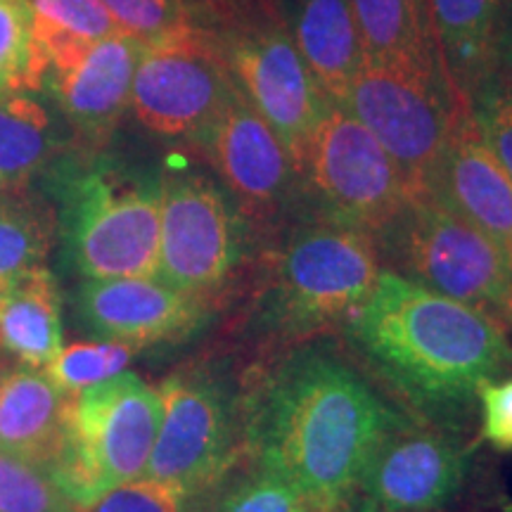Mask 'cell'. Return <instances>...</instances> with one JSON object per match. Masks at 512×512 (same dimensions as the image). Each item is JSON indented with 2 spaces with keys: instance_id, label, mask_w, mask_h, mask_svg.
Masks as SVG:
<instances>
[{
  "instance_id": "cell-1",
  "label": "cell",
  "mask_w": 512,
  "mask_h": 512,
  "mask_svg": "<svg viewBox=\"0 0 512 512\" xmlns=\"http://www.w3.org/2000/svg\"><path fill=\"white\" fill-rule=\"evenodd\" d=\"M245 460L332 512L358 494L382 439L406 418L335 344L309 339L242 375Z\"/></svg>"
},
{
  "instance_id": "cell-2",
  "label": "cell",
  "mask_w": 512,
  "mask_h": 512,
  "mask_svg": "<svg viewBox=\"0 0 512 512\" xmlns=\"http://www.w3.org/2000/svg\"><path fill=\"white\" fill-rule=\"evenodd\" d=\"M339 325L370 375L415 418L448 432L463 430L482 384L512 370V342L496 313L387 268Z\"/></svg>"
},
{
  "instance_id": "cell-3",
  "label": "cell",
  "mask_w": 512,
  "mask_h": 512,
  "mask_svg": "<svg viewBox=\"0 0 512 512\" xmlns=\"http://www.w3.org/2000/svg\"><path fill=\"white\" fill-rule=\"evenodd\" d=\"M382 273L373 235L325 221H299L268 259L242 323L264 356L323 335L342 323Z\"/></svg>"
},
{
  "instance_id": "cell-4",
  "label": "cell",
  "mask_w": 512,
  "mask_h": 512,
  "mask_svg": "<svg viewBox=\"0 0 512 512\" xmlns=\"http://www.w3.org/2000/svg\"><path fill=\"white\" fill-rule=\"evenodd\" d=\"M57 200V228L83 278H155L162 176L117 159H91L60 171Z\"/></svg>"
},
{
  "instance_id": "cell-5",
  "label": "cell",
  "mask_w": 512,
  "mask_h": 512,
  "mask_svg": "<svg viewBox=\"0 0 512 512\" xmlns=\"http://www.w3.org/2000/svg\"><path fill=\"white\" fill-rule=\"evenodd\" d=\"M162 425V396L136 373H119L69 396L48 470L76 508L145 475Z\"/></svg>"
},
{
  "instance_id": "cell-6",
  "label": "cell",
  "mask_w": 512,
  "mask_h": 512,
  "mask_svg": "<svg viewBox=\"0 0 512 512\" xmlns=\"http://www.w3.org/2000/svg\"><path fill=\"white\" fill-rule=\"evenodd\" d=\"M399 166L349 110L330 107L297 169L299 221H325L377 235L411 202Z\"/></svg>"
},
{
  "instance_id": "cell-7",
  "label": "cell",
  "mask_w": 512,
  "mask_h": 512,
  "mask_svg": "<svg viewBox=\"0 0 512 512\" xmlns=\"http://www.w3.org/2000/svg\"><path fill=\"white\" fill-rule=\"evenodd\" d=\"M159 425L147 479L216 489L245 463L242 377L221 363H197L171 373L159 384Z\"/></svg>"
},
{
  "instance_id": "cell-8",
  "label": "cell",
  "mask_w": 512,
  "mask_h": 512,
  "mask_svg": "<svg viewBox=\"0 0 512 512\" xmlns=\"http://www.w3.org/2000/svg\"><path fill=\"white\" fill-rule=\"evenodd\" d=\"M375 242L394 266L387 271L448 299L512 318V256L432 197L408 202Z\"/></svg>"
},
{
  "instance_id": "cell-9",
  "label": "cell",
  "mask_w": 512,
  "mask_h": 512,
  "mask_svg": "<svg viewBox=\"0 0 512 512\" xmlns=\"http://www.w3.org/2000/svg\"><path fill=\"white\" fill-rule=\"evenodd\" d=\"M460 98L444 64L399 67L363 62L347 107L399 166L413 200L430 197Z\"/></svg>"
},
{
  "instance_id": "cell-10",
  "label": "cell",
  "mask_w": 512,
  "mask_h": 512,
  "mask_svg": "<svg viewBox=\"0 0 512 512\" xmlns=\"http://www.w3.org/2000/svg\"><path fill=\"white\" fill-rule=\"evenodd\" d=\"M249 242L252 223L221 183L200 171H166L157 280L211 304L240 273Z\"/></svg>"
},
{
  "instance_id": "cell-11",
  "label": "cell",
  "mask_w": 512,
  "mask_h": 512,
  "mask_svg": "<svg viewBox=\"0 0 512 512\" xmlns=\"http://www.w3.org/2000/svg\"><path fill=\"white\" fill-rule=\"evenodd\" d=\"M238 93L219 38L185 27L143 46L131 86V112L159 138H195Z\"/></svg>"
},
{
  "instance_id": "cell-12",
  "label": "cell",
  "mask_w": 512,
  "mask_h": 512,
  "mask_svg": "<svg viewBox=\"0 0 512 512\" xmlns=\"http://www.w3.org/2000/svg\"><path fill=\"white\" fill-rule=\"evenodd\" d=\"M245 98L264 117L299 169L306 145L330 107L280 15L216 36Z\"/></svg>"
},
{
  "instance_id": "cell-13",
  "label": "cell",
  "mask_w": 512,
  "mask_h": 512,
  "mask_svg": "<svg viewBox=\"0 0 512 512\" xmlns=\"http://www.w3.org/2000/svg\"><path fill=\"white\" fill-rule=\"evenodd\" d=\"M470 470L458 432L406 415L377 446L358 494L382 512H441L463 494Z\"/></svg>"
},
{
  "instance_id": "cell-14",
  "label": "cell",
  "mask_w": 512,
  "mask_h": 512,
  "mask_svg": "<svg viewBox=\"0 0 512 512\" xmlns=\"http://www.w3.org/2000/svg\"><path fill=\"white\" fill-rule=\"evenodd\" d=\"M200 143L249 223L271 226L294 214L297 169L290 152L240 88Z\"/></svg>"
},
{
  "instance_id": "cell-15",
  "label": "cell",
  "mask_w": 512,
  "mask_h": 512,
  "mask_svg": "<svg viewBox=\"0 0 512 512\" xmlns=\"http://www.w3.org/2000/svg\"><path fill=\"white\" fill-rule=\"evenodd\" d=\"M76 309L83 328L128 347L183 342L211 318V306L157 278L83 280Z\"/></svg>"
},
{
  "instance_id": "cell-16",
  "label": "cell",
  "mask_w": 512,
  "mask_h": 512,
  "mask_svg": "<svg viewBox=\"0 0 512 512\" xmlns=\"http://www.w3.org/2000/svg\"><path fill=\"white\" fill-rule=\"evenodd\" d=\"M430 197L512 256V181L484 143L463 98Z\"/></svg>"
},
{
  "instance_id": "cell-17",
  "label": "cell",
  "mask_w": 512,
  "mask_h": 512,
  "mask_svg": "<svg viewBox=\"0 0 512 512\" xmlns=\"http://www.w3.org/2000/svg\"><path fill=\"white\" fill-rule=\"evenodd\" d=\"M140 53L143 43L119 31L102 38L72 67L48 76L43 83L72 131L86 143L98 145L110 138L121 117L131 110V86Z\"/></svg>"
},
{
  "instance_id": "cell-18",
  "label": "cell",
  "mask_w": 512,
  "mask_h": 512,
  "mask_svg": "<svg viewBox=\"0 0 512 512\" xmlns=\"http://www.w3.org/2000/svg\"><path fill=\"white\" fill-rule=\"evenodd\" d=\"M275 5L323 93L344 110L366 62L351 0H275Z\"/></svg>"
},
{
  "instance_id": "cell-19",
  "label": "cell",
  "mask_w": 512,
  "mask_h": 512,
  "mask_svg": "<svg viewBox=\"0 0 512 512\" xmlns=\"http://www.w3.org/2000/svg\"><path fill=\"white\" fill-rule=\"evenodd\" d=\"M508 0H427L446 74L467 98L498 69V43Z\"/></svg>"
},
{
  "instance_id": "cell-20",
  "label": "cell",
  "mask_w": 512,
  "mask_h": 512,
  "mask_svg": "<svg viewBox=\"0 0 512 512\" xmlns=\"http://www.w3.org/2000/svg\"><path fill=\"white\" fill-rule=\"evenodd\" d=\"M69 396L36 368L5 375L0 380V446L48 463L62 439Z\"/></svg>"
},
{
  "instance_id": "cell-21",
  "label": "cell",
  "mask_w": 512,
  "mask_h": 512,
  "mask_svg": "<svg viewBox=\"0 0 512 512\" xmlns=\"http://www.w3.org/2000/svg\"><path fill=\"white\" fill-rule=\"evenodd\" d=\"M0 347L29 368L48 366L62 351V302L46 266L0 290Z\"/></svg>"
},
{
  "instance_id": "cell-22",
  "label": "cell",
  "mask_w": 512,
  "mask_h": 512,
  "mask_svg": "<svg viewBox=\"0 0 512 512\" xmlns=\"http://www.w3.org/2000/svg\"><path fill=\"white\" fill-rule=\"evenodd\" d=\"M31 10V93L48 76L64 72L88 48L119 34L100 0H29Z\"/></svg>"
},
{
  "instance_id": "cell-23",
  "label": "cell",
  "mask_w": 512,
  "mask_h": 512,
  "mask_svg": "<svg viewBox=\"0 0 512 512\" xmlns=\"http://www.w3.org/2000/svg\"><path fill=\"white\" fill-rule=\"evenodd\" d=\"M366 62L399 67L444 64L427 0H351Z\"/></svg>"
},
{
  "instance_id": "cell-24",
  "label": "cell",
  "mask_w": 512,
  "mask_h": 512,
  "mask_svg": "<svg viewBox=\"0 0 512 512\" xmlns=\"http://www.w3.org/2000/svg\"><path fill=\"white\" fill-rule=\"evenodd\" d=\"M57 238V211L31 192L0 195V290L43 266Z\"/></svg>"
},
{
  "instance_id": "cell-25",
  "label": "cell",
  "mask_w": 512,
  "mask_h": 512,
  "mask_svg": "<svg viewBox=\"0 0 512 512\" xmlns=\"http://www.w3.org/2000/svg\"><path fill=\"white\" fill-rule=\"evenodd\" d=\"M57 128L29 93L0 95V181H22L57 152Z\"/></svg>"
},
{
  "instance_id": "cell-26",
  "label": "cell",
  "mask_w": 512,
  "mask_h": 512,
  "mask_svg": "<svg viewBox=\"0 0 512 512\" xmlns=\"http://www.w3.org/2000/svg\"><path fill=\"white\" fill-rule=\"evenodd\" d=\"M0 512H83L69 501L46 463L0 446Z\"/></svg>"
},
{
  "instance_id": "cell-27",
  "label": "cell",
  "mask_w": 512,
  "mask_h": 512,
  "mask_svg": "<svg viewBox=\"0 0 512 512\" xmlns=\"http://www.w3.org/2000/svg\"><path fill=\"white\" fill-rule=\"evenodd\" d=\"M211 512H313L297 489L247 460L221 484Z\"/></svg>"
},
{
  "instance_id": "cell-28",
  "label": "cell",
  "mask_w": 512,
  "mask_h": 512,
  "mask_svg": "<svg viewBox=\"0 0 512 512\" xmlns=\"http://www.w3.org/2000/svg\"><path fill=\"white\" fill-rule=\"evenodd\" d=\"M219 489H185L140 477L102 496L86 512H211Z\"/></svg>"
},
{
  "instance_id": "cell-29",
  "label": "cell",
  "mask_w": 512,
  "mask_h": 512,
  "mask_svg": "<svg viewBox=\"0 0 512 512\" xmlns=\"http://www.w3.org/2000/svg\"><path fill=\"white\" fill-rule=\"evenodd\" d=\"M136 351L138 349L119 342L72 344L48 363L46 375L62 392L76 394L83 387H91V384L124 373Z\"/></svg>"
},
{
  "instance_id": "cell-30",
  "label": "cell",
  "mask_w": 512,
  "mask_h": 512,
  "mask_svg": "<svg viewBox=\"0 0 512 512\" xmlns=\"http://www.w3.org/2000/svg\"><path fill=\"white\" fill-rule=\"evenodd\" d=\"M465 100L484 143L512 181V79L498 67Z\"/></svg>"
},
{
  "instance_id": "cell-31",
  "label": "cell",
  "mask_w": 512,
  "mask_h": 512,
  "mask_svg": "<svg viewBox=\"0 0 512 512\" xmlns=\"http://www.w3.org/2000/svg\"><path fill=\"white\" fill-rule=\"evenodd\" d=\"M31 93L29 0H0V95Z\"/></svg>"
},
{
  "instance_id": "cell-32",
  "label": "cell",
  "mask_w": 512,
  "mask_h": 512,
  "mask_svg": "<svg viewBox=\"0 0 512 512\" xmlns=\"http://www.w3.org/2000/svg\"><path fill=\"white\" fill-rule=\"evenodd\" d=\"M121 34L150 46L185 27L176 0H100Z\"/></svg>"
},
{
  "instance_id": "cell-33",
  "label": "cell",
  "mask_w": 512,
  "mask_h": 512,
  "mask_svg": "<svg viewBox=\"0 0 512 512\" xmlns=\"http://www.w3.org/2000/svg\"><path fill=\"white\" fill-rule=\"evenodd\" d=\"M176 5L190 27L211 36L280 15L275 0H176Z\"/></svg>"
},
{
  "instance_id": "cell-34",
  "label": "cell",
  "mask_w": 512,
  "mask_h": 512,
  "mask_svg": "<svg viewBox=\"0 0 512 512\" xmlns=\"http://www.w3.org/2000/svg\"><path fill=\"white\" fill-rule=\"evenodd\" d=\"M482 439L501 453H512V377L491 380L479 387Z\"/></svg>"
},
{
  "instance_id": "cell-35",
  "label": "cell",
  "mask_w": 512,
  "mask_h": 512,
  "mask_svg": "<svg viewBox=\"0 0 512 512\" xmlns=\"http://www.w3.org/2000/svg\"><path fill=\"white\" fill-rule=\"evenodd\" d=\"M498 67L512 79V0L505 5L501 43H498Z\"/></svg>"
},
{
  "instance_id": "cell-36",
  "label": "cell",
  "mask_w": 512,
  "mask_h": 512,
  "mask_svg": "<svg viewBox=\"0 0 512 512\" xmlns=\"http://www.w3.org/2000/svg\"><path fill=\"white\" fill-rule=\"evenodd\" d=\"M332 512H382V510H377L375 505H370L366 501H349L347 505H342V508H337Z\"/></svg>"
},
{
  "instance_id": "cell-37",
  "label": "cell",
  "mask_w": 512,
  "mask_h": 512,
  "mask_svg": "<svg viewBox=\"0 0 512 512\" xmlns=\"http://www.w3.org/2000/svg\"><path fill=\"white\" fill-rule=\"evenodd\" d=\"M510 323H512V318H510Z\"/></svg>"
}]
</instances>
